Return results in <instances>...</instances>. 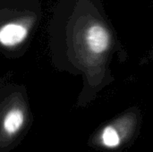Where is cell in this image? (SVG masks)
Listing matches in <instances>:
<instances>
[{
    "label": "cell",
    "mask_w": 153,
    "mask_h": 152,
    "mask_svg": "<svg viewBox=\"0 0 153 152\" xmlns=\"http://www.w3.org/2000/svg\"><path fill=\"white\" fill-rule=\"evenodd\" d=\"M30 124V110L25 89L14 84L0 87V152L13 149Z\"/></svg>",
    "instance_id": "2"
},
{
    "label": "cell",
    "mask_w": 153,
    "mask_h": 152,
    "mask_svg": "<svg viewBox=\"0 0 153 152\" xmlns=\"http://www.w3.org/2000/svg\"><path fill=\"white\" fill-rule=\"evenodd\" d=\"M39 0H0V51L22 55L41 17Z\"/></svg>",
    "instance_id": "1"
},
{
    "label": "cell",
    "mask_w": 153,
    "mask_h": 152,
    "mask_svg": "<svg viewBox=\"0 0 153 152\" xmlns=\"http://www.w3.org/2000/svg\"><path fill=\"white\" fill-rule=\"evenodd\" d=\"M102 142L104 145L108 148L117 147L120 142V138L117 130L112 126L106 127L102 133Z\"/></svg>",
    "instance_id": "4"
},
{
    "label": "cell",
    "mask_w": 153,
    "mask_h": 152,
    "mask_svg": "<svg viewBox=\"0 0 153 152\" xmlns=\"http://www.w3.org/2000/svg\"><path fill=\"white\" fill-rule=\"evenodd\" d=\"M84 40L88 49L91 53L100 55L108 49L111 37L105 26L100 23H92L85 30Z\"/></svg>",
    "instance_id": "3"
}]
</instances>
